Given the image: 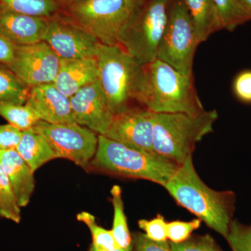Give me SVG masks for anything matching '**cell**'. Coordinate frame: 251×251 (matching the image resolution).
<instances>
[{"mask_svg": "<svg viewBox=\"0 0 251 251\" xmlns=\"http://www.w3.org/2000/svg\"><path fill=\"white\" fill-rule=\"evenodd\" d=\"M132 239L133 251H172L169 241L153 242L142 232H135Z\"/></svg>", "mask_w": 251, "mask_h": 251, "instance_id": "obj_33", "label": "cell"}, {"mask_svg": "<svg viewBox=\"0 0 251 251\" xmlns=\"http://www.w3.org/2000/svg\"><path fill=\"white\" fill-rule=\"evenodd\" d=\"M234 95L242 103H251V71L239 73L233 82Z\"/></svg>", "mask_w": 251, "mask_h": 251, "instance_id": "obj_31", "label": "cell"}, {"mask_svg": "<svg viewBox=\"0 0 251 251\" xmlns=\"http://www.w3.org/2000/svg\"><path fill=\"white\" fill-rule=\"evenodd\" d=\"M32 129L49 142L56 158L70 160L82 168L90 166L98 147L95 132L75 122L50 124L40 120Z\"/></svg>", "mask_w": 251, "mask_h": 251, "instance_id": "obj_9", "label": "cell"}, {"mask_svg": "<svg viewBox=\"0 0 251 251\" xmlns=\"http://www.w3.org/2000/svg\"><path fill=\"white\" fill-rule=\"evenodd\" d=\"M218 118L215 110L196 115L153 113V151L181 165L193 155L196 144L213 131Z\"/></svg>", "mask_w": 251, "mask_h": 251, "instance_id": "obj_5", "label": "cell"}, {"mask_svg": "<svg viewBox=\"0 0 251 251\" xmlns=\"http://www.w3.org/2000/svg\"><path fill=\"white\" fill-rule=\"evenodd\" d=\"M192 156L179 165L164 188L178 204L226 239L235 211V193L206 186L195 169Z\"/></svg>", "mask_w": 251, "mask_h": 251, "instance_id": "obj_1", "label": "cell"}, {"mask_svg": "<svg viewBox=\"0 0 251 251\" xmlns=\"http://www.w3.org/2000/svg\"><path fill=\"white\" fill-rule=\"evenodd\" d=\"M201 43L223 29L214 0H184Z\"/></svg>", "mask_w": 251, "mask_h": 251, "instance_id": "obj_19", "label": "cell"}, {"mask_svg": "<svg viewBox=\"0 0 251 251\" xmlns=\"http://www.w3.org/2000/svg\"><path fill=\"white\" fill-rule=\"evenodd\" d=\"M173 1L143 0L120 34L119 45L142 65L156 58Z\"/></svg>", "mask_w": 251, "mask_h": 251, "instance_id": "obj_7", "label": "cell"}, {"mask_svg": "<svg viewBox=\"0 0 251 251\" xmlns=\"http://www.w3.org/2000/svg\"><path fill=\"white\" fill-rule=\"evenodd\" d=\"M226 239L232 251H251V224H242L232 219Z\"/></svg>", "mask_w": 251, "mask_h": 251, "instance_id": "obj_27", "label": "cell"}, {"mask_svg": "<svg viewBox=\"0 0 251 251\" xmlns=\"http://www.w3.org/2000/svg\"><path fill=\"white\" fill-rule=\"evenodd\" d=\"M172 251H223L210 234H192L179 244L170 242Z\"/></svg>", "mask_w": 251, "mask_h": 251, "instance_id": "obj_28", "label": "cell"}, {"mask_svg": "<svg viewBox=\"0 0 251 251\" xmlns=\"http://www.w3.org/2000/svg\"><path fill=\"white\" fill-rule=\"evenodd\" d=\"M23 131L14 126L0 125V151L16 150Z\"/></svg>", "mask_w": 251, "mask_h": 251, "instance_id": "obj_32", "label": "cell"}, {"mask_svg": "<svg viewBox=\"0 0 251 251\" xmlns=\"http://www.w3.org/2000/svg\"><path fill=\"white\" fill-rule=\"evenodd\" d=\"M202 221L196 219L191 221H175L167 225L168 240L174 244L184 242L201 227Z\"/></svg>", "mask_w": 251, "mask_h": 251, "instance_id": "obj_29", "label": "cell"}, {"mask_svg": "<svg viewBox=\"0 0 251 251\" xmlns=\"http://www.w3.org/2000/svg\"><path fill=\"white\" fill-rule=\"evenodd\" d=\"M244 7L251 14V0H239Z\"/></svg>", "mask_w": 251, "mask_h": 251, "instance_id": "obj_35", "label": "cell"}, {"mask_svg": "<svg viewBox=\"0 0 251 251\" xmlns=\"http://www.w3.org/2000/svg\"><path fill=\"white\" fill-rule=\"evenodd\" d=\"M143 0H83L60 11L93 34L104 45H119L124 28Z\"/></svg>", "mask_w": 251, "mask_h": 251, "instance_id": "obj_6", "label": "cell"}, {"mask_svg": "<svg viewBox=\"0 0 251 251\" xmlns=\"http://www.w3.org/2000/svg\"><path fill=\"white\" fill-rule=\"evenodd\" d=\"M16 150L34 173L48 162L57 158L49 142L32 128L23 131Z\"/></svg>", "mask_w": 251, "mask_h": 251, "instance_id": "obj_18", "label": "cell"}, {"mask_svg": "<svg viewBox=\"0 0 251 251\" xmlns=\"http://www.w3.org/2000/svg\"><path fill=\"white\" fill-rule=\"evenodd\" d=\"M0 163L12 186L18 204L25 207L35 188L34 172L16 150L0 151Z\"/></svg>", "mask_w": 251, "mask_h": 251, "instance_id": "obj_17", "label": "cell"}, {"mask_svg": "<svg viewBox=\"0 0 251 251\" xmlns=\"http://www.w3.org/2000/svg\"><path fill=\"white\" fill-rule=\"evenodd\" d=\"M153 112L133 106L114 117L104 136L139 151H153Z\"/></svg>", "mask_w": 251, "mask_h": 251, "instance_id": "obj_12", "label": "cell"}, {"mask_svg": "<svg viewBox=\"0 0 251 251\" xmlns=\"http://www.w3.org/2000/svg\"><path fill=\"white\" fill-rule=\"evenodd\" d=\"M29 90L7 66L0 63V102L25 105Z\"/></svg>", "mask_w": 251, "mask_h": 251, "instance_id": "obj_21", "label": "cell"}, {"mask_svg": "<svg viewBox=\"0 0 251 251\" xmlns=\"http://www.w3.org/2000/svg\"><path fill=\"white\" fill-rule=\"evenodd\" d=\"M60 59L97 57L100 43L62 11L49 18L44 37Z\"/></svg>", "mask_w": 251, "mask_h": 251, "instance_id": "obj_10", "label": "cell"}, {"mask_svg": "<svg viewBox=\"0 0 251 251\" xmlns=\"http://www.w3.org/2000/svg\"><path fill=\"white\" fill-rule=\"evenodd\" d=\"M16 46L0 34V63L8 66L14 57Z\"/></svg>", "mask_w": 251, "mask_h": 251, "instance_id": "obj_34", "label": "cell"}, {"mask_svg": "<svg viewBox=\"0 0 251 251\" xmlns=\"http://www.w3.org/2000/svg\"><path fill=\"white\" fill-rule=\"evenodd\" d=\"M100 251L97 250V249H95L93 247V246L91 244L90 249H88V251ZM112 251H133V247L128 248V249H121V248H119V249H115V250Z\"/></svg>", "mask_w": 251, "mask_h": 251, "instance_id": "obj_36", "label": "cell"}, {"mask_svg": "<svg viewBox=\"0 0 251 251\" xmlns=\"http://www.w3.org/2000/svg\"><path fill=\"white\" fill-rule=\"evenodd\" d=\"M97 57L61 59L54 85L69 98L82 87L98 80Z\"/></svg>", "mask_w": 251, "mask_h": 251, "instance_id": "obj_16", "label": "cell"}, {"mask_svg": "<svg viewBox=\"0 0 251 251\" xmlns=\"http://www.w3.org/2000/svg\"><path fill=\"white\" fill-rule=\"evenodd\" d=\"M77 219L86 225L91 232L92 245L97 250L112 251L119 249L111 229H106L97 224L95 216L87 211H82L77 215Z\"/></svg>", "mask_w": 251, "mask_h": 251, "instance_id": "obj_26", "label": "cell"}, {"mask_svg": "<svg viewBox=\"0 0 251 251\" xmlns=\"http://www.w3.org/2000/svg\"><path fill=\"white\" fill-rule=\"evenodd\" d=\"M0 5L22 14L48 18L62 9L59 0H0Z\"/></svg>", "mask_w": 251, "mask_h": 251, "instance_id": "obj_22", "label": "cell"}, {"mask_svg": "<svg viewBox=\"0 0 251 251\" xmlns=\"http://www.w3.org/2000/svg\"><path fill=\"white\" fill-rule=\"evenodd\" d=\"M110 193L114 209L113 224L111 229L112 234L119 248L128 249L133 247V239L125 212L122 188L115 185L112 188Z\"/></svg>", "mask_w": 251, "mask_h": 251, "instance_id": "obj_20", "label": "cell"}, {"mask_svg": "<svg viewBox=\"0 0 251 251\" xmlns=\"http://www.w3.org/2000/svg\"><path fill=\"white\" fill-rule=\"evenodd\" d=\"M49 20L12 11L0 5V34L15 46L44 41Z\"/></svg>", "mask_w": 251, "mask_h": 251, "instance_id": "obj_15", "label": "cell"}, {"mask_svg": "<svg viewBox=\"0 0 251 251\" xmlns=\"http://www.w3.org/2000/svg\"><path fill=\"white\" fill-rule=\"evenodd\" d=\"M83 1V0H59L60 1L61 5L62 6H65V5L72 4V3L77 2V1Z\"/></svg>", "mask_w": 251, "mask_h": 251, "instance_id": "obj_37", "label": "cell"}, {"mask_svg": "<svg viewBox=\"0 0 251 251\" xmlns=\"http://www.w3.org/2000/svg\"><path fill=\"white\" fill-rule=\"evenodd\" d=\"M25 105L40 121L50 124L76 123L73 115L70 98L53 83L31 88Z\"/></svg>", "mask_w": 251, "mask_h": 251, "instance_id": "obj_14", "label": "cell"}, {"mask_svg": "<svg viewBox=\"0 0 251 251\" xmlns=\"http://www.w3.org/2000/svg\"><path fill=\"white\" fill-rule=\"evenodd\" d=\"M144 68L139 105L153 113L196 115L204 111L193 75H184L156 58L145 64Z\"/></svg>", "mask_w": 251, "mask_h": 251, "instance_id": "obj_2", "label": "cell"}, {"mask_svg": "<svg viewBox=\"0 0 251 251\" xmlns=\"http://www.w3.org/2000/svg\"><path fill=\"white\" fill-rule=\"evenodd\" d=\"M21 208L9 180L0 163V218L19 224L21 221Z\"/></svg>", "mask_w": 251, "mask_h": 251, "instance_id": "obj_24", "label": "cell"}, {"mask_svg": "<svg viewBox=\"0 0 251 251\" xmlns=\"http://www.w3.org/2000/svg\"><path fill=\"white\" fill-rule=\"evenodd\" d=\"M0 116L3 117L9 125L18 129H30L39 121L35 114L29 107L25 105H17L6 102H0Z\"/></svg>", "mask_w": 251, "mask_h": 251, "instance_id": "obj_25", "label": "cell"}, {"mask_svg": "<svg viewBox=\"0 0 251 251\" xmlns=\"http://www.w3.org/2000/svg\"><path fill=\"white\" fill-rule=\"evenodd\" d=\"M70 101L76 123L105 135L115 115L98 80L80 89L70 97Z\"/></svg>", "mask_w": 251, "mask_h": 251, "instance_id": "obj_13", "label": "cell"}, {"mask_svg": "<svg viewBox=\"0 0 251 251\" xmlns=\"http://www.w3.org/2000/svg\"><path fill=\"white\" fill-rule=\"evenodd\" d=\"M223 29L233 31L243 23L251 21V14L239 0H214Z\"/></svg>", "mask_w": 251, "mask_h": 251, "instance_id": "obj_23", "label": "cell"}, {"mask_svg": "<svg viewBox=\"0 0 251 251\" xmlns=\"http://www.w3.org/2000/svg\"><path fill=\"white\" fill-rule=\"evenodd\" d=\"M138 226L145 232V236L153 242H163L168 240V232L165 218L161 214L151 220L141 219L138 221Z\"/></svg>", "mask_w": 251, "mask_h": 251, "instance_id": "obj_30", "label": "cell"}, {"mask_svg": "<svg viewBox=\"0 0 251 251\" xmlns=\"http://www.w3.org/2000/svg\"></svg>", "mask_w": 251, "mask_h": 251, "instance_id": "obj_38", "label": "cell"}, {"mask_svg": "<svg viewBox=\"0 0 251 251\" xmlns=\"http://www.w3.org/2000/svg\"><path fill=\"white\" fill-rule=\"evenodd\" d=\"M61 59L42 41L25 46H16L14 57L7 67L28 88L53 83Z\"/></svg>", "mask_w": 251, "mask_h": 251, "instance_id": "obj_11", "label": "cell"}, {"mask_svg": "<svg viewBox=\"0 0 251 251\" xmlns=\"http://www.w3.org/2000/svg\"><path fill=\"white\" fill-rule=\"evenodd\" d=\"M98 80L115 115L139 105L145 68L120 45L100 44Z\"/></svg>", "mask_w": 251, "mask_h": 251, "instance_id": "obj_4", "label": "cell"}, {"mask_svg": "<svg viewBox=\"0 0 251 251\" xmlns=\"http://www.w3.org/2000/svg\"><path fill=\"white\" fill-rule=\"evenodd\" d=\"M91 166L108 174L152 181L164 187L179 165L156 152L139 151L99 135Z\"/></svg>", "mask_w": 251, "mask_h": 251, "instance_id": "obj_3", "label": "cell"}, {"mask_svg": "<svg viewBox=\"0 0 251 251\" xmlns=\"http://www.w3.org/2000/svg\"><path fill=\"white\" fill-rule=\"evenodd\" d=\"M201 43L184 0H174L168 24L157 50L156 59L184 75L192 76L195 54Z\"/></svg>", "mask_w": 251, "mask_h": 251, "instance_id": "obj_8", "label": "cell"}]
</instances>
